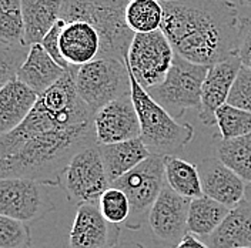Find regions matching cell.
I'll use <instances>...</instances> for the list:
<instances>
[{
  "label": "cell",
  "instance_id": "obj_1",
  "mask_svg": "<svg viewBox=\"0 0 251 248\" xmlns=\"http://www.w3.org/2000/svg\"><path fill=\"white\" fill-rule=\"evenodd\" d=\"M70 69L37 101L25 122L0 137V177H20L60 187L63 171L81 150L97 144L94 114L76 89Z\"/></svg>",
  "mask_w": 251,
  "mask_h": 248
},
{
  "label": "cell",
  "instance_id": "obj_18",
  "mask_svg": "<svg viewBox=\"0 0 251 248\" xmlns=\"http://www.w3.org/2000/svg\"><path fill=\"white\" fill-rule=\"evenodd\" d=\"M210 248H251V204L246 200L228 211L219 228L203 240Z\"/></svg>",
  "mask_w": 251,
  "mask_h": 248
},
{
  "label": "cell",
  "instance_id": "obj_27",
  "mask_svg": "<svg viewBox=\"0 0 251 248\" xmlns=\"http://www.w3.org/2000/svg\"><path fill=\"white\" fill-rule=\"evenodd\" d=\"M221 140H233L251 133V113L231 104L221 106L216 113Z\"/></svg>",
  "mask_w": 251,
  "mask_h": 248
},
{
  "label": "cell",
  "instance_id": "obj_11",
  "mask_svg": "<svg viewBox=\"0 0 251 248\" xmlns=\"http://www.w3.org/2000/svg\"><path fill=\"white\" fill-rule=\"evenodd\" d=\"M97 144H114L140 139V120L131 93L106 104L94 114Z\"/></svg>",
  "mask_w": 251,
  "mask_h": 248
},
{
  "label": "cell",
  "instance_id": "obj_6",
  "mask_svg": "<svg viewBox=\"0 0 251 248\" xmlns=\"http://www.w3.org/2000/svg\"><path fill=\"white\" fill-rule=\"evenodd\" d=\"M208 69V66L188 62L176 54L164 81L147 92L174 119H180L186 110L200 109L201 89Z\"/></svg>",
  "mask_w": 251,
  "mask_h": 248
},
{
  "label": "cell",
  "instance_id": "obj_36",
  "mask_svg": "<svg viewBox=\"0 0 251 248\" xmlns=\"http://www.w3.org/2000/svg\"><path fill=\"white\" fill-rule=\"evenodd\" d=\"M244 200L251 204V183H247V186H246V194H244Z\"/></svg>",
  "mask_w": 251,
  "mask_h": 248
},
{
  "label": "cell",
  "instance_id": "obj_4",
  "mask_svg": "<svg viewBox=\"0 0 251 248\" xmlns=\"http://www.w3.org/2000/svg\"><path fill=\"white\" fill-rule=\"evenodd\" d=\"M128 69V67H127ZM131 99L140 120V139L151 154L160 157L174 155L194 139V127L178 123L172 114L160 106L128 70Z\"/></svg>",
  "mask_w": 251,
  "mask_h": 248
},
{
  "label": "cell",
  "instance_id": "obj_17",
  "mask_svg": "<svg viewBox=\"0 0 251 248\" xmlns=\"http://www.w3.org/2000/svg\"><path fill=\"white\" fill-rule=\"evenodd\" d=\"M39 94L17 78L0 90V137L12 133L30 114Z\"/></svg>",
  "mask_w": 251,
  "mask_h": 248
},
{
  "label": "cell",
  "instance_id": "obj_16",
  "mask_svg": "<svg viewBox=\"0 0 251 248\" xmlns=\"http://www.w3.org/2000/svg\"><path fill=\"white\" fill-rule=\"evenodd\" d=\"M60 53L69 66L80 67L100 54V36L86 22L66 23L60 33Z\"/></svg>",
  "mask_w": 251,
  "mask_h": 248
},
{
  "label": "cell",
  "instance_id": "obj_34",
  "mask_svg": "<svg viewBox=\"0 0 251 248\" xmlns=\"http://www.w3.org/2000/svg\"><path fill=\"white\" fill-rule=\"evenodd\" d=\"M174 248H210L203 240H200L199 237L193 235V234L187 233L177 244Z\"/></svg>",
  "mask_w": 251,
  "mask_h": 248
},
{
  "label": "cell",
  "instance_id": "obj_5",
  "mask_svg": "<svg viewBox=\"0 0 251 248\" xmlns=\"http://www.w3.org/2000/svg\"><path fill=\"white\" fill-rule=\"evenodd\" d=\"M76 89L81 101L96 114L106 104L131 92L125 60L97 59L76 69Z\"/></svg>",
  "mask_w": 251,
  "mask_h": 248
},
{
  "label": "cell",
  "instance_id": "obj_38",
  "mask_svg": "<svg viewBox=\"0 0 251 248\" xmlns=\"http://www.w3.org/2000/svg\"><path fill=\"white\" fill-rule=\"evenodd\" d=\"M244 6H251V0H244Z\"/></svg>",
  "mask_w": 251,
  "mask_h": 248
},
{
  "label": "cell",
  "instance_id": "obj_29",
  "mask_svg": "<svg viewBox=\"0 0 251 248\" xmlns=\"http://www.w3.org/2000/svg\"><path fill=\"white\" fill-rule=\"evenodd\" d=\"M30 228L26 223L0 216V248H30Z\"/></svg>",
  "mask_w": 251,
  "mask_h": 248
},
{
  "label": "cell",
  "instance_id": "obj_14",
  "mask_svg": "<svg viewBox=\"0 0 251 248\" xmlns=\"http://www.w3.org/2000/svg\"><path fill=\"white\" fill-rule=\"evenodd\" d=\"M117 240L119 228L103 217L99 204L77 205L69 234L70 248H113L119 243Z\"/></svg>",
  "mask_w": 251,
  "mask_h": 248
},
{
  "label": "cell",
  "instance_id": "obj_33",
  "mask_svg": "<svg viewBox=\"0 0 251 248\" xmlns=\"http://www.w3.org/2000/svg\"><path fill=\"white\" fill-rule=\"evenodd\" d=\"M237 54L241 64L251 70V16H243L241 19V33Z\"/></svg>",
  "mask_w": 251,
  "mask_h": 248
},
{
  "label": "cell",
  "instance_id": "obj_8",
  "mask_svg": "<svg viewBox=\"0 0 251 248\" xmlns=\"http://www.w3.org/2000/svg\"><path fill=\"white\" fill-rule=\"evenodd\" d=\"M174 57L176 51L172 43L163 31L157 30L134 34L125 62L137 81L149 90L164 81Z\"/></svg>",
  "mask_w": 251,
  "mask_h": 248
},
{
  "label": "cell",
  "instance_id": "obj_21",
  "mask_svg": "<svg viewBox=\"0 0 251 248\" xmlns=\"http://www.w3.org/2000/svg\"><path fill=\"white\" fill-rule=\"evenodd\" d=\"M63 0H22L25 46L40 45L60 19Z\"/></svg>",
  "mask_w": 251,
  "mask_h": 248
},
{
  "label": "cell",
  "instance_id": "obj_40",
  "mask_svg": "<svg viewBox=\"0 0 251 248\" xmlns=\"http://www.w3.org/2000/svg\"><path fill=\"white\" fill-rule=\"evenodd\" d=\"M30 248H33V247H30Z\"/></svg>",
  "mask_w": 251,
  "mask_h": 248
},
{
  "label": "cell",
  "instance_id": "obj_24",
  "mask_svg": "<svg viewBox=\"0 0 251 248\" xmlns=\"http://www.w3.org/2000/svg\"><path fill=\"white\" fill-rule=\"evenodd\" d=\"M163 3L158 0H130L126 6V23L134 34L161 30Z\"/></svg>",
  "mask_w": 251,
  "mask_h": 248
},
{
  "label": "cell",
  "instance_id": "obj_10",
  "mask_svg": "<svg viewBox=\"0 0 251 248\" xmlns=\"http://www.w3.org/2000/svg\"><path fill=\"white\" fill-rule=\"evenodd\" d=\"M47 186L20 177H0V216L23 223L39 221L54 211Z\"/></svg>",
  "mask_w": 251,
  "mask_h": 248
},
{
  "label": "cell",
  "instance_id": "obj_2",
  "mask_svg": "<svg viewBox=\"0 0 251 248\" xmlns=\"http://www.w3.org/2000/svg\"><path fill=\"white\" fill-rule=\"evenodd\" d=\"M163 9L161 31L180 57L210 67L237 53L243 19L238 4L230 0H170Z\"/></svg>",
  "mask_w": 251,
  "mask_h": 248
},
{
  "label": "cell",
  "instance_id": "obj_12",
  "mask_svg": "<svg viewBox=\"0 0 251 248\" xmlns=\"http://www.w3.org/2000/svg\"><path fill=\"white\" fill-rule=\"evenodd\" d=\"M188 207L190 200L178 196L166 184L147 218L154 237L166 244H177L188 233Z\"/></svg>",
  "mask_w": 251,
  "mask_h": 248
},
{
  "label": "cell",
  "instance_id": "obj_32",
  "mask_svg": "<svg viewBox=\"0 0 251 248\" xmlns=\"http://www.w3.org/2000/svg\"><path fill=\"white\" fill-rule=\"evenodd\" d=\"M64 25H66V22L62 20V19H59L57 23L51 27V30L45 36V39L42 40L40 45L53 57L54 62L57 63L59 66H62L64 70H69L70 66L66 63V60L63 59L62 53H60V33H62Z\"/></svg>",
  "mask_w": 251,
  "mask_h": 248
},
{
  "label": "cell",
  "instance_id": "obj_22",
  "mask_svg": "<svg viewBox=\"0 0 251 248\" xmlns=\"http://www.w3.org/2000/svg\"><path fill=\"white\" fill-rule=\"evenodd\" d=\"M164 173L166 184L178 196L190 201L204 196L200 174L193 163L176 155L164 157Z\"/></svg>",
  "mask_w": 251,
  "mask_h": 248
},
{
  "label": "cell",
  "instance_id": "obj_25",
  "mask_svg": "<svg viewBox=\"0 0 251 248\" xmlns=\"http://www.w3.org/2000/svg\"><path fill=\"white\" fill-rule=\"evenodd\" d=\"M219 158L246 183H251V133L217 144Z\"/></svg>",
  "mask_w": 251,
  "mask_h": 248
},
{
  "label": "cell",
  "instance_id": "obj_15",
  "mask_svg": "<svg viewBox=\"0 0 251 248\" xmlns=\"http://www.w3.org/2000/svg\"><path fill=\"white\" fill-rule=\"evenodd\" d=\"M197 170L204 196L219 201L230 210L244 200L247 183L228 169L219 157L204 158L199 163Z\"/></svg>",
  "mask_w": 251,
  "mask_h": 248
},
{
  "label": "cell",
  "instance_id": "obj_39",
  "mask_svg": "<svg viewBox=\"0 0 251 248\" xmlns=\"http://www.w3.org/2000/svg\"><path fill=\"white\" fill-rule=\"evenodd\" d=\"M126 1H127V3H128V1H130V0H126ZM158 1H161V3H164V1H170V0H158Z\"/></svg>",
  "mask_w": 251,
  "mask_h": 248
},
{
  "label": "cell",
  "instance_id": "obj_37",
  "mask_svg": "<svg viewBox=\"0 0 251 248\" xmlns=\"http://www.w3.org/2000/svg\"><path fill=\"white\" fill-rule=\"evenodd\" d=\"M230 1H233V3L238 4V6H244V0H230Z\"/></svg>",
  "mask_w": 251,
  "mask_h": 248
},
{
  "label": "cell",
  "instance_id": "obj_31",
  "mask_svg": "<svg viewBox=\"0 0 251 248\" xmlns=\"http://www.w3.org/2000/svg\"><path fill=\"white\" fill-rule=\"evenodd\" d=\"M228 104L251 113V70L241 67L228 97Z\"/></svg>",
  "mask_w": 251,
  "mask_h": 248
},
{
  "label": "cell",
  "instance_id": "obj_20",
  "mask_svg": "<svg viewBox=\"0 0 251 248\" xmlns=\"http://www.w3.org/2000/svg\"><path fill=\"white\" fill-rule=\"evenodd\" d=\"M99 149L110 184L122 178L128 171L136 169L151 155L141 139L128 140L114 144H99Z\"/></svg>",
  "mask_w": 251,
  "mask_h": 248
},
{
  "label": "cell",
  "instance_id": "obj_13",
  "mask_svg": "<svg viewBox=\"0 0 251 248\" xmlns=\"http://www.w3.org/2000/svg\"><path fill=\"white\" fill-rule=\"evenodd\" d=\"M243 67L238 54L235 53L223 62L210 66L201 89V104L199 117L205 125H216L217 110L228 103V97L240 69Z\"/></svg>",
  "mask_w": 251,
  "mask_h": 248
},
{
  "label": "cell",
  "instance_id": "obj_26",
  "mask_svg": "<svg viewBox=\"0 0 251 248\" xmlns=\"http://www.w3.org/2000/svg\"><path fill=\"white\" fill-rule=\"evenodd\" d=\"M22 0H0V43L25 46Z\"/></svg>",
  "mask_w": 251,
  "mask_h": 248
},
{
  "label": "cell",
  "instance_id": "obj_7",
  "mask_svg": "<svg viewBox=\"0 0 251 248\" xmlns=\"http://www.w3.org/2000/svg\"><path fill=\"white\" fill-rule=\"evenodd\" d=\"M164 186V157L154 154L111 184V187L125 191L130 201L131 213L126 223L127 228H140L146 216L149 218V213Z\"/></svg>",
  "mask_w": 251,
  "mask_h": 248
},
{
  "label": "cell",
  "instance_id": "obj_28",
  "mask_svg": "<svg viewBox=\"0 0 251 248\" xmlns=\"http://www.w3.org/2000/svg\"><path fill=\"white\" fill-rule=\"evenodd\" d=\"M97 204L103 217L106 218L110 224H114V225L126 224L131 213L130 201L125 194V191L116 187L107 188L99 198Z\"/></svg>",
  "mask_w": 251,
  "mask_h": 248
},
{
  "label": "cell",
  "instance_id": "obj_23",
  "mask_svg": "<svg viewBox=\"0 0 251 248\" xmlns=\"http://www.w3.org/2000/svg\"><path fill=\"white\" fill-rule=\"evenodd\" d=\"M228 211L230 208L207 196L191 200L188 207V233L205 240L219 228Z\"/></svg>",
  "mask_w": 251,
  "mask_h": 248
},
{
  "label": "cell",
  "instance_id": "obj_3",
  "mask_svg": "<svg viewBox=\"0 0 251 248\" xmlns=\"http://www.w3.org/2000/svg\"><path fill=\"white\" fill-rule=\"evenodd\" d=\"M126 0H63L60 19L86 22L100 36L99 59L125 60L134 33L126 23Z\"/></svg>",
  "mask_w": 251,
  "mask_h": 248
},
{
  "label": "cell",
  "instance_id": "obj_19",
  "mask_svg": "<svg viewBox=\"0 0 251 248\" xmlns=\"http://www.w3.org/2000/svg\"><path fill=\"white\" fill-rule=\"evenodd\" d=\"M66 72L67 70L54 62L42 45H33L29 47L27 57L17 72V80L30 87L33 92L42 94L60 80Z\"/></svg>",
  "mask_w": 251,
  "mask_h": 248
},
{
  "label": "cell",
  "instance_id": "obj_30",
  "mask_svg": "<svg viewBox=\"0 0 251 248\" xmlns=\"http://www.w3.org/2000/svg\"><path fill=\"white\" fill-rule=\"evenodd\" d=\"M29 53L27 46H6L0 43V90L17 78V72Z\"/></svg>",
  "mask_w": 251,
  "mask_h": 248
},
{
  "label": "cell",
  "instance_id": "obj_9",
  "mask_svg": "<svg viewBox=\"0 0 251 248\" xmlns=\"http://www.w3.org/2000/svg\"><path fill=\"white\" fill-rule=\"evenodd\" d=\"M60 187L70 202H99L101 194L111 187L104 169L99 144L90 146L72 158L60 178Z\"/></svg>",
  "mask_w": 251,
  "mask_h": 248
},
{
  "label": "cell",
  "instance_id": "obj_35",
  "mask_svg": "<svg viewBox=\"0 0 251 248\" xmlns=\"http://www.w3.org/2000/svg\"><path fill=\"white\" fill-rule=\"evenodd\" d=\"M113 248H146L141 244H137L134 241H123V243H117Z\"/></svg>",
  "mask_w": 251,
  "mask_h": 248
}]
</instances>
